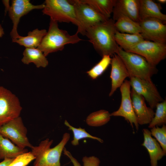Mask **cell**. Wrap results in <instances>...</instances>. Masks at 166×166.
<instances>
[{
    "label": "cell",
    "mask_w": 166,
    "mask_h": 166,
    "mask_svg": "<svg viewBox=\"0 0 166 166\" xmlns=\"http://www.w3.org/2000/svg\"><path fill=\"white\" fill-rule=\"evenodd\" d=\"M115 21L109 18L104 22L87 28L84 35L89 39L95 50L101 57H112L117 54L120 47L116 42L115 35L117 31Z\"/></svg>",
    "instance_id": "6da1fadb"
},
{
    "label": "cell",
    "mask_w": 166,
    "mask_h": 166,
    "mask_svg": "<svg viewBox=\"0 0 166 166\" xmlns=\"http://www.w3.org/2000/svg\"><path fill=\"white\" fill-rule=\"evenodd\" d=\"M76 32L70 35L66 30L59 28L58 22L50 20L48 31L37 48L46 57L49 54L62 51L66 45L77 43L82 40Z\"/></svg>",
    "instance_id": "7a4b0ae2"
},
{
    "label": "cell",
    "mask_w": 166,
    "mask_h": 166,
    "mask_svg": "<svg viewBox=\"0 0 166 166\" xmlns=\"http://www.w3.org/2000/svg\"><path fill=\"white\" fill-rule=\"evenodd\" d=\"M70 134L65 132L60 142L51 148L53 140L49 138L42 141L38 146L30 148L35 157L33 166H61L60 159L65 145L70 139Z\"/></svg>",
    "instance_id": "3957f363"
},
{
    "label": "cell",
    "mask_w": 166,
    "mask_h": 166,
    "mask_svg": "<svg viewBox=\"0 0 166 166\" xmlns=\"http://www.w3.org/2000/svg\"><path fill=\"white\" fill-rule=\"evenodd\" d=\"M121 58L128 71L129 77L151 80L158 70L144 57L138 54L124 51L120 47L117 53Z\"/></svg>",
    "instance_id": "277c9868"
},
{
    "label": "cell",
    "mask_w": 166,
    "mask_h": 166,
    "mask_svg": "<svg viewBox=\"0 0 166 166\" xmlns=\"http://www.w3.org/2000/svg\"><path fill=\"white\" fill-rule=\"evenodd\" d=\"M73 5L77 22L76 32L84 35L89 27L108 20V18L81 0H69Z\"/></svg>",
    "instance_id": "5b68a950"
},
{
    "label": "cell",
    "mask_w": 166,
    "mask_h": 166,
    "mask_svg": "<svg viewBox=\"0 0 166 166\" xmlns=\"http://www.w3.org/2000/svg\"><path fill=\"white\" fill-rule=\"evenodd\" d=\"M43 14L50 17L51 20L59 22L72 23L77 26L74 7L67 0H46Z\"/></svg>",
    "instance_id": "8992f818"
},
{
    "label": "cell",
    "mask_w": 166,
    "mask_h": 166,
    "mask_svg": "<svg viewBox=\"0 0 166 166\" xmlns=\"http://www.w3.org/2000/svg\"><path fill=\"white\" fill-rule=\"evenodd\" d=\"M27 130L20 116L0 126V134L23 148L33 146L27 137Z\"/></svg>",
    "instance_id": "52a82bcc"
},
{
    "label": "cell",
    "mask_w": 166,
    "mask_h": 166,
    "mask_svg": "<svg viewBox=\"0 0 166 166\" xmlns=\"http://www.w3.org/2000/svg\"><path fill=\"white\" fill-rule=\"evenodd\" d=\"M22 109L18 97L7 89L0 86V126L20 116Z\"/></svg>",
    "instance_id": "ba28073f"
},
{
    "label": "cell",
    "mask_w": 166,
    "mask_h": 166,
    "mask_svg": "<svg viewBox=\"0 0 166 166\" xmlns=\"http://www.w3.org/2000/svg\"><path fill=\"white\" fill-rule=\"evenodd\" d=\"M127 52L143 57L150 63L156 66L166 57V44L144 40Z\"/></svg>",
    "instance_id": "9c48e42d"
},
{
    "label": "cell",
    "mask_w": 166,
    "mask_h": 166,
    "mask_svg": "<svg viewBox=\"0 0 166 166\" xmlns=\"http://www.w3.org/2000/svg\"><path fill=\"white\" fill-rule=\"evenodd\" d=\"M129 78L132 89L143 96L152 109L156 108L158 103L164 100L151 80H145L133 77Z\"/></svg>",
    "instance_id": "30bf717a"
},
{
    "label": "cell",
    "mask_w": 166,
    "mask_h": 166,
    "mask_svg": "<svg viewBox=\"0 0 166 166\" xmlns=\"http://www.w3.org/2000/svg\"><path fill=\"white\" fill-rule=\"evenodd\" d=\"M165 23L155 18H149L142 20L139 22L141 29L140 34L145 40L166 43Z\"/></svg>",
    "instance_id": "8fae6325"
},
{
    "label": "cell",
    "mask_w": 166,
    "mask_h": 166,
    "mask_svg": "<svg viewBox=\"0 0 166 166\" xmlns=\"http://www.w3.org/2000/svg\"><path fill=\"white\" fill-rule=\"evenodd\" d=\"M120 88L121 96V105L119 109L111 113L110 116L123 117L129 123L133 128L134 124L137 131L139 129V124L133 108L129 81L125 80Z\"/></svg>",
    "instance_id": "7c38bea8"
},
{
    "label": "cell",
    "mask_w": 166,
    "mask_h": 166,
    "mask_svg": "<svg viewBox=\"0 0 166 166\" xmlns=\"http://www.w3.org/2000/svg\"><path fill=\"white\" fill-rule=\"evenodd\" d=\"M45 4H32L29 0H13L11 5L8 10L9 16L12 20L13 26L10 35L14 40L17 38L20 35L18 33L17 28L21 18L34 9H43Z\"/></svg>",
    "instance_id": "4fadbf2b"
},
{
    "label": "cell",
    "mask_w": 166,
    "mask_h": 166,
    "mask_svg": "<svg viewBox=\"0 0 166 166\" xmlns=\"http://www.w3.org/2000/svg\"><path fill=\"white\" fill-rule=\"evenodd\" d=\"M140 7V0H117L112 19L115 21L121 16H124L139 23Z\"/></svg>",
    "instance_id": "5bb4252c"
},
{
    "label": "cell",
    "mask_w": 166,
    "mask_h": 166,
    "mask_svg": "<svg viewBox=\"0 0 166 166\" xmlns=\"http://www.w3.org/2000/svg\"><path fill=\"white\" fill-rule=\"evenodd\" d=\"M131 96L138 124L141 125L149 124L155 115L153 109L148 107L144 97L137 94L132 89L131 90Z\"/></svg>",
    "instance_id": "9a60e30c"
},
{
    "label": "cell",
    "mask_w": 166,
    "mask_h": 166,
    "mask_svg": "<svg viewBox=\"0 0 166 166\" xmlns=\"http://www.w3.org/2000/svg\"><path fill=\"white\" fill-rule=\"evenodd\" d=\"M112 57L110 75L111 88L109 94V97L111 96L117 89L120 87L125 78L129 77V74L126 66L119 56L115 54Z\"/></svg>",
    "instance_id": "2e32d148"
},
{
    "label": "cell",
    "mask_w": 166,
    "mask_h": 166,
    "mask_svg": "<svg viewBox=\"0 0 166 166\" xmlns=\"http://www.w3.org/2000/svg\"><path fill=\"white\" fill-rule=\"evenodd\" d=\"M144 141L141 145L147 149L149 156L151 166H158V161L166 155L156 139L152 137L151 132L147 128L142 130Z\"/></svg>",
    "instance_id": "e0dca14e"
},
{
    "label": "cell",
    "mask_w": 166,
    "mask_h": 166,
    "mask_svg": "<svg viewBox=\"0 0 166 166\" xmlns=\"http://www.w3.org/2000/svg\"><path fill=\"white\" fill-rule=\"evenodd\" d=\"M162 7L160 3L152 0H140L139 16L140 20L152 18L166 21V15L161 12Z\"/></svg>",
    "instance_id": "ac0fdd59"
},
{
    "label": "cell",
    "mask_w": 166,
    "mask_h": 166,
    "mask_svg": "<svg viewBox=\"0 0 166 166\" xmlns=\"http://www.w3.org/2000/svg\"><path fill=\"white\" fill-rule=\"evenodd\" d=\"M47 32L45 29L39 30L37 28L29 31L27 36L20 35L17 38L12 40V41L26 48H37Z\"/></svg>",
    "instance_id": "d6986e66"
},
{
    "label": "cell",
    "mask_w": 166,
    "mask_h": 166,
    "mask_svg": "<svg viewBox=\"0 0 166 166\" xmlns=\"http://www.w3.org/2000/svg\"><path fill=\"white\" fill-rule=\"evenodd\" d=\"M28 152L27 149L18 146L0 134V160L14 158Z\"/></svg>",
    "instance_id": "ffe728a7"
},
{
    "label": "cell",
    "mask_w": 166,
    "mask_h": 166,
    "mask_svg": "<svg viewBox=\"0 0 166 166\" xmlns=\"http://www.w3.org/2000/svg\"><path fill=\"white\" fill-rule=\"evenodd\" d=\"M22 62L28 65L32 63L37 68H45L48 65V61L42 52L38 48H26L24 50Z\"/></svg>",
    "instance_id": "44dd1931"
},
{
    "label": "cell",
    "mask_w": 166,
    "mask_h": 166,
    "mask_svg": "<svg viewBox=\"0 0 166 166\" xmlns=\"http://www.w3.org/2000/svg\"><path fill=\"white\" fill-rule=\"evenodd\" d=\"M114 37L118 45L126 51H128L130 49L144 40L140 34L121 33L117 30Z\"/></svg>",
    "instance_id": "7402d4cb"
},
{
    "label": "cell",
    "mask_w": 166,
    "mask_h": 166,
    "mask_svg": "<svg viewBox=\"0 0 166 166\" xmlns=\"http://www.w3.org/2000/svg\"><path fill=\"white\" fill-rule=\"evenodd\" d=\"M114 25L117 30L121 33L140 34L141 29L139 23L124 16H121L115 21Z\"/></svg>",
    "instance_id": "603a6c76"
},
{
    "label": "cell",
    "mask_w": 166,
    "mask_h": 166,
    "mask_svg": "<svg viewBox=\"0 0 166 166\" xmlns=\"http://www.w3.org/2000/svg\"><path fill=\"white\" fill-rule=\"evenodd\" d=\"M100 14L109 18L113 13L117 0H81Z\"/></svg>",
    "instance_id": "cb8c5ba5"
},
{
    "label": "cell",
    "mask_w": 166,
    "mask_h": 166,
    "mask_svg": "<svg viewBox=\"0 0 166 166\" xmlns=\"http://www.w3.org/2000/svg\"><path fill=\"white\" fill-rule=\"evenodd\" d=\"M111 117L110 114L108 111L101 109L89 114L86 118V122L90 126L99 127L108 122Z\"/></svg>",
    "instance_id": "d4e9b609"
},
{
    "label": "cell",
    "mask_w": 166,
    "mask_h": 166,
    "mask_svg": "<svg viewBox=\"0 0 166 166\" xmlns=\"http://www.w3.org/2000/svg\"><path fill=\"white\" fill-rule=\"evenodd\" d=\"M156 108L154 117L149 124V128L165 125L166 124V100L158 103Z\"/></svg>",
    "instance_id": "484cf974"
},
{
    "label": "cell",
    "mask_w": 166,
    "mask_h": 166,
    "mask_svg": "<svg viewBox=\"0 0 166 166\" xmlns=\"http://www.w3.org/2000/svg\"><path fill=\"white\" fill-rule=\"evenodd\" d=\"M65 125L68 128V129L72 131L73 135V139L71 144L73 146L79 144V140L84 138H88L96 140L102 143L103 140L100 138L91 135L87 132L84 128L81 127L76 128L71 125L65 120L64 122Z\"/></svg>",
    "instance_id": "4316f807"
},
{
    "label": "cell",
    "mask_w": 166,
    "mask_h": 166,
    "mask_svg": "<svg viewBox=\"0 0 166 166\" xmlns=\"http://www.w3.org/2000/svg\"><path fill=\"white\" fill-rule=\"evenodd\" d=\"M111 60L112 58L109 56H103L98 63L86 72L87 73L92 79H97L105 72L111 64Z\"/></svg>",
    "instance_id": "83f0119b"
},
{
    "label": "cell",
    "mask_w": 166,
    "mask_h": 166,
    "mask_svg": "<svg viewBox=\"0 0 166 166\" xmlns=\"http://www.w3.org/2000/svg\"><path fill=\"white\" fill-rule=\"evenodd\" d=\"M152 136L157 141L163 151L166 153V126L163 125L161 128L157 126L151 128Z\"/></svg>",
    "instance_id": "f1b7e54d"
},
{
    "label": "cell",
    "mask_w": 166,
    "mask_h": 166,
    "mask_svg": "<svg viewBox=\"0 0 166 166\" xmlns=\"http://www.w3.org/2000/svg\"><path fill=\"white\" fill-rule=\"evenodd\" d=\"M34 159L31 152H28L14 158L8 166H26Z\"/></svg>",
    "instance_id": "f546056e"
},
{
    "label": "cell",
    "mask_w": 166,
    "mask_h": 166,
    "mask_svg": "<svg viewBox=\"0 0 166 166\" xmlns=\"http://www.w3.org/2000/svg\"><path fill=\"white\" fill-rule=\"evenodd\" d=\"M83 166H99L100 161L97 157L94 156H85L82 159Z\"/></svg>",
    "instance_id": "4dcf8cb0"
},
{
    "label": "cell",
    "mask_w": 166,
    "mask_h": 166,
    "mask_svg": "<svg viewBox=\"0 0 166 166\" xmlns=\"http://www.w3.org/2000/svg\"><path fill=\"white\" fill-rule=\"evenodd\" d=\"M64 154L69 158L74 166H81L77 160L74 157L71 153L65 147L63 150Z\"/></svg>",
    "instance_id": "1f68e13d"
},
{
    "label": "cell",
    "mask_w": 166,
    "mask_h": 166,
    "mask_svg": "<svg viewBox=\"0 0 166 166\" xmlns=\"http://www.w3.org/2000/svg\"><path fill=\"white\" fill-rule=\"evenodd\" d=\"M14 158H6L4 159L0 162V166H8Z\"/></svg>",
    "instance_id": "d6a6232c"
},
{
    "label": "cell",
    "mask_w": 166,
    "mask_h": 166,
    "mask_svg": "<svg viewBox=\"0 0 166 166\" xmlns=\"http://www.w3.org/2000/svg\"><path fill=\"white\" fill-rule=\"evenodd\" d=\"M9 1L8 0H3L2 2L5 6V11H8L10 6L9 4Z\"/></svg>",
    "instance_id": "836d02e7"
},
{
    "label": "cell",
    "mask_w": 166,
    "mask_h": 166,
    "mask_svg": "<svg viewBox=\"0 0 166 166\" xmlns=\"http://www.w3.org/2000/svg\"><path fill=\"white\" fill-rule=\"evenodd\" d=\"M4 34V30L1 25L0 24V38L2 37Z\"/></svg>",
    "instance_id": "e575fe53"
},
{
    "label": "cell",
    "mask_w": 166,
    "mask_h": 166,
    "mask_svg": "<svg viewBox=\"0 0 166 166\" xmlns=\"http://www.w3.org/2000/svg\"><path fill=\"white\" fill-rule=\"evenodd\" d=\"M157 1L159 2V3L160 4H165L166 2V0H157Z\"/></svg>",
    "instance_id": "d590c367"
}]
</instances>
